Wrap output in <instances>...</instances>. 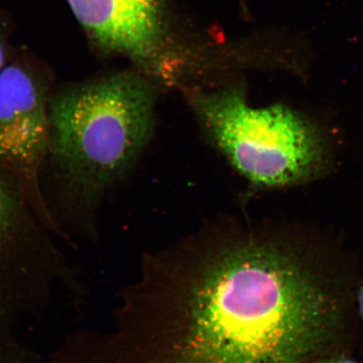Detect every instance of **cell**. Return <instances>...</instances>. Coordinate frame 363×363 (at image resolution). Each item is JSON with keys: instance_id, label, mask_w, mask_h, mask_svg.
Here are the masks:
<instances>
[{"instance_id": "1", "label": "cell", "mask_w": 363, "mask_h": 363, "mask_svg": "<svg viewBox=\"0 0 363 363\" xmlns=\"http://www.w3.org/2000/svg\"><path fill=\"white\" fill-rule=\"evenodd\" d=\"M122 290L110 363H312L359 350L355 250L337 230L199 250Z\"/></svg>"}, {"instance_id": "2", "label": "cell", "mask_w": 363, "mask_h": 363, "mask_svg": "<svg viewBox=\"0 0 363 363\" xmlns=\"http://www.w3.org/2000/svg\"><path fill=\"white\" fill-rule=\"evenodd\" d=\"M156 96L151 81L125 72L50 97L48 159L67 194L63 225L91 242L98 240L104 195L127 174L151 136Z\"/></svg>"}, {"instance_id": "3", "label": "cell", "mask_w": 363, "mask_h": 363, "mask_svg": "<svg viewBox=\"0 0 363 363\" xmlns=\"http://www.w3.org/2000/svg\"><path fill=\"white\" fill-rule=\"evenodd\" d=\"M192 104L213 142L253 184L293 187L328 178L337 169V133L296 108L252 107L235 88L194 94Z\"/></svg>"}, {"instance_id": "4", "label": "cell", "mask_w": 363, "mask_h": 363, "mask_svg": "<svg viewBox=\"0 0 363 363\" xmlns=\"http://www.w3.org/2000/svg\"><path fill=\"white\" fill-rule=\"evenodd\" d=\"M50 97L47 84L29 67L7 63L0 72V169L20 185L43 225L60 237L40 179L48 156Z\"/></svg>"}, {"instance_id": "5", "label": "cell", "mask_w": 363, "mask_h": 363, "mask_svg": "<svg viewBox=\"0 0 363 363\" xmlns=\"http://www.w3.org/2000/svg\"><path fill=\"white\" fill-rule=\"evenodd\" d=\"M93 42L145 67L157 61L161 0H66Z\"/></svg>"}, {"instance_id": "6", "label": "cell", "mask_w": 363, "mask_h": 363, "mask_svg": "<svg viewBox=\"0 0 363 363\" xmlns=\"http://www.w3.org/2000/svg\"><path fill=\"white\" fill-rule=\"evenodd\" d=\"M353 357L350 354H339V355L319 358L312 363H363Z\"/></svg>"}, {"instance_id": "7", "label": "cell", "mask_w": 363, "mask_h": 363, "mask_svg": "<svg viewBox=\"0 0 363 363\" xmlns=\"http://www.w3.org/2000/svg\"><path fill=\"white\" fill-rule=\"evenodd\" d=\"M357 303H358V310H359V315L362 323V340L359 347V350L361 352V355L363 357V274L362 276V279L359 284V288H358L357 293Z\"/></svg>"}, {"instance_id": "8", "label": "cell", "mask_w": 363, "mask_h": 363, "mask_svg": "<svg viewBox=\"0 0 363 363\" xmlns=\"http://www.w3.org/2000/svg\"><path fill=\"white\" fill-rule=\"evenodd\" d=\"M7 52L1 35H0V72L7 65Z\"/></svg>"}]
</instances>
